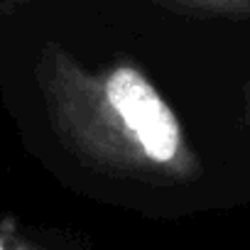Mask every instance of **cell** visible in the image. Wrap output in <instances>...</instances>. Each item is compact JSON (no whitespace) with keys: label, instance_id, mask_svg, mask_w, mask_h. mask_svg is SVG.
<instances>
[{"label":"cell","instance_id":"1","mask_svg":"<svg viewBox=\"0 0 250 250\" xmlns=\"http://www.w3.org/2000/svg\"><path fill=\"white\" fill-rule=\"evenodd\" d=\"M37 83L54 135L91 169L147 184L199 177V157L177 113L140 66L86 69L64 47L47 44Z\"/></svg>","mask_w":250,"mask_h":250},{"label":"cell","instance_id":"2","mask_svg":"<svg viewBox=\"0 0 250 250\" xmlns=\"http://www.w3.org/2000/svg\"><path fill=\"white\" fill-rule=\"evenodd\" d=\"M160 3L201 18H226V20L250 18V0H160Z\"/></svg>","mask_w":250,"mask_h":250},{"label":"cell","instance_id":"3","mask_svg":"<svg viewBox=\"0 0 250 250\" xmlns=\"http://www.w3.org/2000/svg\"><path fill=\"white\" fill-rule=\"evenodd\" d=\"M0 250H44V248H35L25 240H15L8 235H0Z\"/></svg>","mask_w":250,"mask_h":250}]
</instances>
